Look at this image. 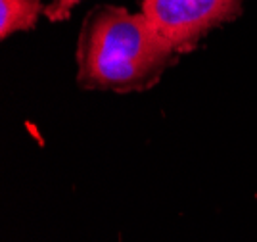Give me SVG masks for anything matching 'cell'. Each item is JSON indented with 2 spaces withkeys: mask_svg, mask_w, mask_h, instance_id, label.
<instances>
[{
  "mask_svg": "<svg viewBox=\"0 0 257 242\" xmlns=\"http://www.w3.org/2000/svg\"><path fill=\"white\" fill-rule=\"evenodd\" d=\"M81 0H52L46 8H44V14L46 18L52 21H62L69 16V12L73 10V6H77Z\"/></svg>",
  "mask_w": 257,
  "mask_h": 242,
  "instance_id": "277c9868",
  "label": "cell"
},
{
  "mask_svg": "<svg viewBox=\"0 0 257 242\" xmlns=\"http://www.w3.org/2000/svg\"><path fill=\"white\" fill-rule=\"evenodd\" d=\"M41 12V0H0V33L6 39L16 31L31 29Z\"/></svg>",
  "mask_w": 257,
  "mask_h": 242,
  "instance_id": "3957f363",
  "label": "cell"
},
{
  "mask_svg": "<svg viewBox=\"0 0 257 242\" xmlns=\"http://www.w3.org/2000/svg\"><path fill=\"white\" fill-rule=\"evenodd\" d=\"M175 48L144 16L98 8L86 18L79 41V81L86 87L133 91L154 83Z\"/></svg>",
  "mask_w": 257,
  "mask_h": 242,
  "instance_id": "6da1fadb",
  "label": "cell"
},
{
  "mask_svg": "<svg viewBox=\"0 0 257 242\" xmlns=\"http://www.w3.org/2000/svg\"><path fill=\"white\" fill-rule=\"evenodd\" d=\"M242 0H142V16L175 52L190 50L209 29L236 18Z\"/></svg>",
  "mask_w": 257,
  "mask_h": 242,
  "instance_id": "7a4b0ae2",
  "label": "cell"
}]
</instances>
